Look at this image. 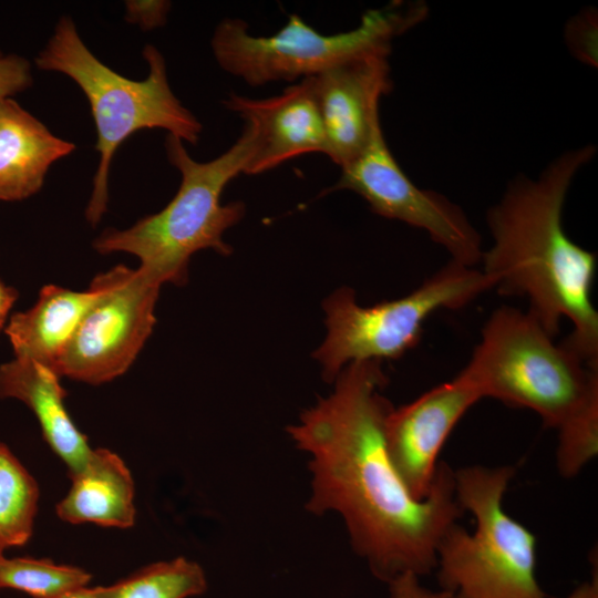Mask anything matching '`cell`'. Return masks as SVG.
Here are the masks:
<instances>
[{
	"mask_svg": "<svg viewBox=\"0 0 598 598\" xmlns=\"http://www.w3.org/2000/svg\"><path fill=\"white\" fill-rule=\"evenodd\" d=\"M97 293L93 285L84 291L55 285L42 287L37 302L28 310L10 316L4 328L16 358L31 359L55 372Z\"/></svg>",
	"mask_w": 598,
	"mask_h": 598,
	"instance_id": "16",
	"label": "cell"
},
{
	"mask_svg": "<svg viewBox=\"0 0 598 598\" xmlns=\"http://www.w3.org/2000/svg\"><path fill=\"white\" fill-rule=\"evenodd\" d=\"M74 148L14 100L1 101L0 200H23L39 192L50 166Z\"/></svg>",
	"mask_w": 598,
	"mask_h": 598,
	"instance_id": "15",
	"label": "cell"
},
{
	"mask_svg": "<svg viewBox=\"0 0 598 598\" xmlns=\"http://www.w3.org/2000/svg\"><path fill=\"white\" fill-rule=\"evenodd\" d=\"M223 104L256 128L255 150L244 174L265 173L308 153L327 155L324 127L310 76L271 97L230 93Z\"/></svg>",
	"mask_w": 598,
	"mask_h": 598,
	"instance_id": "13",
	"label": "cell"
},
{
	"mask_svg": "<svg viewBox=\"0 0 598 598\" xmlns=\"http://www.w3.org/2000/svg\"><path fill=\"white\" fill-rule=\"evenodd\" d=\"M32 85L31 65L17 54L0 52V102Z\"/></svg>",
	"mask_w": 598,
	"mask_h": 598,
	"instance_id": "22",
	"label": "cell"
},
{
	"mask_svg": "<svg viewBox=\"0 0 598 598\" xmlns=\"http://www.w3.org/2000/svg\"><path fill=\"white\" fill-rule=\"evenodd\" d=\"M256 128L245 123L241 135L221 155L209 162L189 156L183 141L168 134L165 150L169 163L181 174V185L172 200L158 213L140 219L127 229L109 228L93 243L102 254L136 256L138 269L162 286L184 285L190 257L203 249L228 256L231 247L224 233L244 217L243 202L223 205L226 185L244 173L256 145Z\"/></svg>",
	"mask_w": 598,
	"mask_h": 598,
	"instance_id": "3",
	"label": "cell"
},
{
	"mask_svg": "<svg viewBox=\"0 0 598 598\" xmlns=\"http://www.w3.org/2000/svg\"><path fill=\"white\" fill-rule=\"evenodd\" d=\"M388 383L382 362L347 364L333 392L303 411L287 432L310 455L309 513H338L353 550L378 579L419 577L436 567V547L465 513L455 494L454 470L437 465L430 495L417 501L392 465L385 420L393 409L381 393Z\"/></svg>",
	"mask_w": 598,
	"mask_h": 598,
	"instance_id": "1",
	"label": "cell"
},
{
	"mask_svg": "<svg viewBox=\"0 0 598 598\" xmlns=\"http://www.w3.org/2000/svg\"><path fill=\"white\" fill-rule=\"evenodd\" d=\"M53 598H103L102 586L83 587Z\"/></svg>",
	"mask_w": 598,
	"mask_h": 598,
	"instance_id": "27",
	"label": "cell"
},
{
	"mask_svg": "<svg viewBox=\"0 0 598 598\" xmlns=\"http://www.w3.org/2000/svg\"><path fill=\"white\" fill-rule=\"evenodd\" d=\"M56 516L70 524L128 528L135 523V485L124 461L106 448H93L85 467L70 477Z\"/></svg>",
	"mask_w": 598,
	"mask_h": 598,
	"instance_id": "17",
	"label": "cell"
},
{
	"mask_svg": "<svg viewBox=\"0 0 598 598\" xmlns=\"http://www.w3.org/2000/svg\"><path fill=\"white\" fill-rule=\"evenodd\" d=\"M557 471L564 478L577 476L598 454V390L556 429Z\"/></svg>",
	"mask_w": 598,
	"mask_h": 598,
	"instance_id": "21",
	"label": "cell"
},
{
	"mask_svg": "<svg viewBox=\"0 0 598 598\" xmlns=\"http://www.w3.org/2000/svg\"><path fill=\"white\" fill-rule=\"evenodd\" d=\"M97 297L80 321L55 372L97 385L122 375L156 322L161 286L138 268L118 265L91 282Z\"/></svg>",
	"mask_w": 598,
	"mask_h": 598,
	"instance_id": "9",
	"label": "cell"
},
{
	"mask_svg": "<svg viewBox=\"0 0 598 598\" xmlns=\"http://www.w3.org/2000/svg\"><path fill=\"white\" fill-rule=\"evenodd\" d=\"M146 79L130 80L103 64L83 43L70 17H62L45 48L35 58L39 69L70 76L85 94L95 122V150L100 162L85 210L97 224L106 210L109 173L118 146L141 130L162 128L190 144L199 140L203 125L173 93L161 52L146 45Z\"/></svg>",
	"mask_w": 598,
	"mask_h": 598,
	"instance_id": "4",
	"label": "cell"
},
{
	"mask_svg": "<svg viewBox=\"0 0 598 598\" xmlns=\"http://www.w3.org/2000/svg\"><path fill=\"white\" fill-rule=\"evenodd\" d=\"M390 598H453L444 589L432 590L421 585L420 577L413 573L396 576L388 582Z\"/></svg>",
	"mask_w": 598,
	"mask_h": 598,
	"instance_id": "24",
	"label": "cell"
},
{
	"mask_svg": "<svg viewBox=\"0 0 598 598\" xmlns=\"http://www.w3.org/2000/svg\"><path fill=\"white\" fill-rule=\"evenodd\" d=\"M595 156L591 145L556 157L536 177L511 182L486 214L493 244L481 271L502 296L525 297L527 312L551 336L563 318L573 324L561 342L598 368V312L591 302L597 256L564 230L563 208L577 173Z\"/></svg>",
	"mask_w": 598,
	"mask_h": 598,
	"instance_id": "2",
	"label": "cell"
},
{
	"mask_svg": "<svg viewBox=\"0 0 598 598\" xmlns=\"http://www.w3.org/2000/svg\"><path fill=\"white\" fill-rule=\"evenodd\" d=\"M483 398L535 412L557 429L595 390L598 368L587 365L527 311L501 306L458 373Z\"/></svg>",
	"mask_w": 598,
	"mask_h": 598,
	"instance_id": "6",
	"label": "cell"
},
{
	"mask_svg": "<svg viewBox=\"0 0 598 598\" xmlns=\"http://www.w3.org/2000/svg\"><path fill=\"white\" fill-rule=\"evenodd\" d=\"M390 53L363 55L311 78L327 138V156L341 168L357 158L380 122L392 89Z\"/></svg>",
	"mask_w": 598,
	"mask_h": 598,
	"instance_id": "12",
	"label": "cell"
},
{
	"mask_svg": "<svg viewBox=\"0 0 598 598\" xmlns=\"http://www.w3.org/2000/svg\"><path fill=\"white\" fill-rule=\"evenodd\" d=\"M206 589L204 569L185 557L154 563L102 587L103 598H189Z\"/></svg>",
	"mask_w": 598,
	"mask_h": 598,
	"instance_id": "19",
	"label": "cell"
},
{
	"mask_svg": "<svg viewBox=\"0 0 598 598\" xmlns=\"http://www.w3.org/2000/svg\"><path fill=\"white\" fill-rule=\"evenodd\" d=\"M489 289L481 270L454 260L409 295L373 306H360L352 288L337 289L323 301L327 337L313 352L323 379L333 382L351 362L401 358L420 342L430 316L461 309Z\"/></svg>",
	"mask_w": 598,
	"mask_h": 598,
	"instance_id": "8",
	"label": "cell"
},
{
	"mask_svg": "<svg viewBox=\"0 0 598 598\" xmlns=\"http://www.w3.org/2000/svg\"><path fill=\"white\" fill-rule=\"evenodd\" d=\"M514 475V466L454 471L457 502L475 528L456 523L436 547L437 579L453 598H547L536 577V538L503 507Z\"/></svg>",
	"mask_w": 598,
	"mask_h": 598,
	"instance_id": "5",
	"label": "cell"
},
{
	"mask_svg": "<svg viewBox=\"0 0 598 598\" xmlns=\"http://www.w3.org/2000/svg\"><path fill=\"white\" fill-rule=\"evenodd\" d=\"M18 299V291L0 280V332L9 321L10 311Z\"/></svg>",
	"mask_w": 598,
	"mask_h": 598,
	"instance_id": "25",
	"label": "cell"
},
{
	"mask_svg": "<svg viewBox=\"0 0 598 598\" xmlns=\"http://www.w3.org/2000/svg\"><path fill=\"white\" fill-rule=\"evenodd\" d=\"M341 171L330 190L354 192L373 213L426 231L458 264L481 262L482 239L466 214L442 194L412 183L386 145L381 123L360 155Z\"/></svg>",
	"mask_w": 598,
	"mask_h": 598,
	"instance_id": "10",
	"label": "cell"
},
{
	"mask_svg": "<svg viewBox=\"0 0 598 598\" xmlns=\"http://www.w3.org/2000/svg\"><path fill=\"white\" fill-rule=\"evenodd\" d=\"M4 550H6V548H3V547L0 545V557L4 555Z\"/></svg>",
	"mask_w": 598,
	"mask_h": 598,
	"instance_id": "28",
	"label": "cell"
},
{
	"mask_svg": "<svg viewBox=\"0 0 598 598\" xmlns=\"http://www.w3.org/2000/svg\"><path fill=\"white\" fill-rule=\"evenodd\" d=\"M39 486L13 453L0 443V545H24L32 536Z\"/></svg>",
	"mask_w": 598,
	"mask_h": 598,
	"instance_id": "18",
	"label": "cell"
},
{
	"mask_svg": "<svg viewBox=\"0 0 598 598\" xmlns=\"http://www.w3.org/2000/svg\"><path fill=\"white\" fill-rule=\"evenodd\" d=\"M60 379L39 362L14 358L0 365V399L19 400L31 410L45 442L72 477L85 467L93 448L64 405L66 391Z\"/></svg>",
	"mask_w": 598,
	"mask_h": 598,
	"instance_id": "14",
	"label": "cell"
},
{
	"mask_svg": "<svg viewBox=\"0 0 598 598\" xmlns=\"http://www.w3.org/2000/svg\"><path fill=\"white\" fill-rule=\"evenodd\" d=\"M169 7L167 1H130L126 4V19L150 30L165 23Z\"/></svg>",
	"mask_w": 598,
	"mask_h": 598,
	"instance_id": "23",
	"label": "cell"
},
{
	"mask_svg": "<svg viewBox=\"0 0 598 598\" xmlns=\"http://www.w3.org/2000/svg\"><path fill=\"white\" fill-rule=\"evenodd\" d=\"M86 570L59 565L49 558L0 557V588L20 590L33 598H53L91 581Z\"/></svg>",
	"mask_w": 598,
	"mask_h": 598,
	"instance_id": "20",
	"label": "cell"
},
{
	"mask_svg": "<svg viewBox=\"0 0 598 598\" xmlns=\"http://www.w3.org/2000/svg\"><path fill=\"white\" fill-rule=\"evenodd\" d=\"M481 399L477 390L457 374L390 411L384 427L386 451L413 498L422 501L430 495L445 441Z\"/></svg>",
	"mask_w": 598,
	"mask_h": 598,
	"instance_id": "11",
	"label": "cell"
},
{
	"mask_svg": "<svg viewBox=\"0 0 598 598\" xmlns=\"http://www.w3.org/2000/svg\"><path fill=\"white\" fill-rule=\"evenodd\" d=\"M566 598H598L597 573H595L590 581L579 585Z\"/></svg>",
	"mask_w": 598,
	"mask_h": 598,
	"instance_id": "26",
	"label": "cell"
},
{
	"mask_svg": "<svg viewBox=\"0 0 598 598\" xmlns=\"http://www.w3.org/2000/svg\"><path fill=\"white\" fill-rule=\"evenodd\" d=\"M426 16L423 3L395 2L367 11L350 31L322 34L298 14L270 37L252 35L241 19H225L210 45L219 66L251 86L315 76L343 62L373 53H390L394 37Z\"/></svg>",
	"mask_w": 598,
	"mask_h": 598,
	"instance_id": "7",
	"label": "cell"
}]
</instances>
